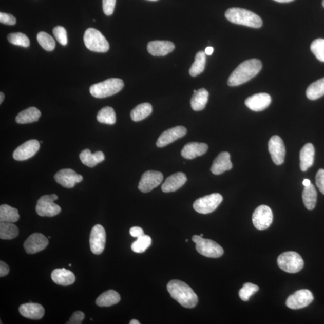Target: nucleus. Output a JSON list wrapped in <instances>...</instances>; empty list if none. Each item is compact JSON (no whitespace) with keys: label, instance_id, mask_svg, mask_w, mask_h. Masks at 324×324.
I'll return each instance as SVG.
<instances>
[{"label":"nucleus","instance_id":"41","mask_svg":"<svg viewBox=\"0 0 324 324\" xmlns=\"http://www.w3.org/2000/svg\"><path fill=\"white\" fill-rule=\"evenodd\" d=\"M259 287L251 283H245L239 291V296L242 300L247 301L253 295L259 291Z\"/></svg>","mask_w":324,"mask_h":324},{"label":"nucleus","instance_id":"25","mask_svg":"<svg viewBox=\"0 0 324 324\" xmlns=\"http://www.w3.org/2000/svg\"><path fill=\"white\" fill-rule=\"evenodd\" d=\"M51 278L56 284L62 286H69L75 282L76 277L74 273L65 269H58L53 270Z\"/></svg>","mask_w":324,"mask_h":324},{"label":"nucleus","instance_id":"36","mask_svg":"<svg viewBox=\"0 0 324 324\" xmlns=\"http://www.w3.org/2000/svg\"><path fill=\"white\" fill-rule=\"evenodd\" d=\"M206 63V53L204 51H199L195 56V62L189 70L192 77H197L204 72Z\"/></svg>","mask_w":324,"mask_h":324},{"label":"nucleus","instance_id":"7","mask_svg":"<svg viewBox=\"0 0 324 324\" xmlns=\"http://www.w3.org/2000/svg\"><path fill=\"white\" fill-rule=\"evenodd\" d=\"M192 240L196 244V249L198 253L206 257L218 258L223 254V248L215 241L205 239L197 235L192 237Z\"/></svg>","mask_w":324,"mask_h":324},{"label":"nucleus","instance_id":"3","mask_svg":"<svg viewBox=\"0 0 324 324\" xmlns=\"http://www.w3.org/2000/svg\"><path fill=\"white\" fill-rule=\"evenodd\" d=\"M225 17L231 23L249 27L258 28L262 25L261 17L244 9L230 8L226 10Z\"/></svg>","mask_w":324,"mask_h":324},{"label":"nucleus","instance_id":"13","mask_svg":"<svg viewBox=\"0 0 324 324\" xmlns=\"http://www.w3.org/2000/svg\"><path fill=\"white\" fill-rule=\"evenodd\" d=\"M106 232L101 225L92 227L90 233V244L91 251L95 255H100L104 251L106 243Z\"/></svg>","mask_w":324,"mask_h":324},{"label":"nucleus","instance_id":"20","mask_svg":"<svg viewBox=\"0 0 324 324\" xmlns=\"http://www.w3.org/2000/svg\"><path fill=\"white\" fill-rule=\"evenodd\" d=\"M175 45L169 41H155L148 43L147 51L153 56H165L172 52Z\"/></svg>","mask_w":324,"mask_h":324},{"label":"nucleus","instance_id":"51","mask_svg":"<svg viewBox=\"0 0 324 324\" xmlns=\"http://www.w3.org/2000/svg\"><path fill=\"white\" fill-rule=\"evenodd\" d=\"M302 184L304 185V186H309L311 184V181L308 179H304L303 181H302Z\"/></svg>","mask_w":324,"mask_h":324},{"label":"nucleus","instance_id":"35","mask_svg":"<svg viewBox=\"0 0 324 324\" xmlns=\"http://www.w3.org/2000/svg\"><path fill=\"white\" fill-rule=\"evenodd\" d=\"M19 235V230L13 223H0V238L2 240H12Z\"/></svg>","mask_w":324,"mask_h":324},{"label":"nucleus","instance_id":"28","mask_svg":"<svg viewBox=\"0 0 324 324\" xmlns=\"http://www.w3.org/2000/svg\"><path fill=\"white\" fill-rule=\"evenodd\" d=\"M41 116V112L35 107H30L18 113L16 122L18 124H28L36 122Z\"/></svg>","mask_w":324,"mask_h":324},{"label":"nucleus","instance_id":"19","mask_svg":"<svg viewBox=\"0 0 324 324\" xmlns=\"http://www.w3.org/2000/svg\"><path fill=\"white\" fill-rule=\"evenodd\" d=\"M272 102V98L266 93H258L248 98L245 101V104L252 111L259 112L263 111L268 108Z\"/></svg>","mask_w":324,"mask_h":324},{"label":"nucleus","instance_id":"6","mask_svg":"<svg viewBox=\"0 0 324 324\" xmlns=\"http://www.w3.org/2000/svg\"><path fill=\"white\" fill-rule=\"evenodd\" d=\"M277 264L284 272L296 273L303 268L304 261L297 252L290 251L284 252L279 256L277 258Z\"/></svg>","mask_w":324,"mask_h":324},{"label":"nucleus","instance_id":"38","mask_svg":"<svg viewBox=\"0 0 324 324\" xmlns=\"http://www.w3.org/2000/svg\"><path fill=\"white\" fill-rule=\"evenodd\" d=\"M151 242V237L144 234V236L138 238L137 240L134 242L131 245V250L138 254H141L150 246Z\"/></svg>","mask_w":324,"mask_h":324},{"label":"nucleus","instance_id":"15","mask_svg":"<svg viewBox=\"0 0 324 324\" xmlns=\"http://www.w3.org/2000/svg\"><path fill=\"white\" fill-rule=\"evenodd\" d=\"M268 145L273 162L277 165H282L286 154L285 147L282 139L275 135L270 138Z\"/></svg>","mask_w":324,"mask_h":324},{"label":"nucleus","instance_id":"22","mask_svg":"<svg viewBox=\"0 0 324 324\" xmlns=\"http://www.w3.org/2000/svg\"><path fill=\"white\" fill-rule=\"evenodd\" d=\"M187 180L186 174L183 173L174 174L167 178L165 183L162 184V190L165 193L175 192L182 187Z\"/></svg>","mask_w":324,"mask_h":324},{"label":"nucleus","instance_id":"32","mask_svg":"<svg viewBox=\"0 0 324 324\" xmlns=\"http://www.w3.org/2000/svg\"><path fill=\"white\" fill-rule=\"evenodd\" d=\"M153 112V108L149 103H141L131 111V119L134 122H138L147 118Z\"/></svg>","mask_w":324,"mask_h":324},{"label":"nucleus","instance_id":"58","mask_svg":"<svg viewBox=\"0 0 324 324\" xmlns=\"http://www.w3.org/2000/svg\"><path fill=\"white\" fill-rule=\"evenodd\" d=\"M69 266H72V265H71V264H69Z\"/></svg>","mask_w":324,"mask_h":324},{"label":"nucleus","instance_id":"29","mask_svg":"<svg viewBox=\"0 0 324 324\" xmlns=\"http://www.w3.org/2000/svg\"><path fill=\"white\" fill-rule=\"evenodd\" d=\"M120 300V295L117 292L108 290L100 295L96 300V303L99 307H110L119 303Z\"/></svg>","mask_w":324,"mask_h":324},{"label":"nucleus","instance_id":"45","mask_svg":"<svg viewBox=\"0 0 324 324\" xmlns=\"http://www.w3.org/2000/svg\"><path fill=\"white\" fill-rule=\"evenodd\" d=\"M0 22L8 26H14L16 23V20L10 14L1 12L0 13Z\"/></svg>","mask_w":324,"mask_h":324},{"label":"nucleus","instance_id":"27","mask_svg":"<svg viewBox=\"0 0 324 324\" xmlns=\"http://www.w3.org/2000/svg\"><path fill=\"white\" fill-rule=\"evenodd\" d=\"M80 158L84 165L93 168L105 160V155L102 151H97L92 154L90 149H85L81 153Z\"/></svg>","mask_w":324,"mask_h":324},{"label":"nucleus","instance_id":"24","mask_svg":"<svg viewBox=\"0 0 324 324\" xmlns=\"http://www.w3.org/2000/svg\"><path fill=\"white\" fill-rule=\"evenodd\" d=\"M208 145L199 142H190L184 146L181 150V156L186 159H194L198 156L205 154L208 150Z\"/></svg>","mask_w":324,"mask_h":324},{"label":"nucleus","instance_id":"50","mask_svg":"<svg viewBox=\"0 0 324 324\" xmlns=\"http://www.w3.org/2000/svg\"><path fill=\"white\" fill-rule=\"evenodd\" d=\"M213 51H214V49L213 48L211 47V46H209V47L206 48L205 50V52L206 53V55H211Z\"/></svg>","mask_w":324,"mask_h":324},{"label":"nucleus","instance_id":"47","mask_svg":"<svg viewBox=\"0 0 324 324\" xmlns=\"http://www.w3.org/2000/svg\"><path fill=\"white\" fill-rule=\"evenodd\" d=\"M85 315L83 312L81 311H77L74 312L71 316L70 320L66 323L68 324H81L84 319Z\"/></svg>","mask_w":324,"mask_h":324},{"label":"nucleus","instance_id":"2","mask_svg":"<svg viewBox=\"0 0 324 324\" xmlns=\"http://www.w3.org/2000/svg\"><path fill=\"white\" fill-rule=\"evenodd\" d=\"M167 290L172 298L186 308H194L197 305L198 298L194 291L187 284L179 280L170 281Z\"/></svg>","mask_w":324,"mask_h":324},{"label":"nucleus","instance_id":"56","mask_svg":"<svg viewBox=\"0 0 324 324\" xmlns=\"http://www.w3.org/2000/svg\"><path fill=\"white\" fill-rule=\"evenodd\" d=\"M322 6H323V7L324 8V0H323V1H322Z\"/></svg>","mask_w":324,"mask_h":324},{"label":"nucleus","instance_id":"9","mask_svg":"<svg viewBox=\"0 0 324 324\" xmlns=\"http://www.w3.org/2000/svg\"><path fill=\"white\" fill-rule=\"evenodd\" d=\"M222 201L221 195L218 193L212 194L196 200L194 203V208L199 213L206 215L215 211Z\"/></svg>","mask_w":324,"mask_h":324},{"label":"nucleus","instance_id":"37","mask_svg":"<svg viewBox=\"0 0 324 324\" xmlns=\"http://www.w3.org/2000/svg\"><path fill=\"white\" fill-rule=\"evenodd\" d=\"M99 123L106 124H115L116 122V115L115 110L111 107L106 106L100 111L97 116Z\"/></svg>","mask_w":324,"mask_h":324},{"label":"nucleus","instance_id":"46","mask_svg":"<svg viewBox=\"0 0 324 324\" xmlns=\"http://www.w3.org/2000/svg\"><path fill=\"white\" fill-rule=\"evenodd\" d=\"M316 184L319 191L324 195V169H320L317 173Z\"/></svg>","mask_w":324,"mask_h":324},{"label":"nucleus","instance_id":"53","mask_svg":"<svg viewBox=\"0 0 324 324\" xmlns=\"http://www.w3.org/2000/svg\"><path fill=\"white\" fill-rule=\"evenodd\" d=\"M274 1L279 3H289L294 1V0H274Z\"/></svg>","mask_w":324,"mask_h":324},{"label":"nucleus","instance_id":"54","mask_svg":"<svg viewBox=\"0 0 324 324\" xmlns=\"http://www.w3.org/2000/svg\"><path fill=\"white\" fill-rule=\"evenodd\" d=\"M130 324H140V322L138 321L137 319H132L129 322Z\"/></svg>","mask_w":324,"mask_h":324},{"label":"nucleus","instance_id":"11","mask_svg":"<svg viewBox=\"0 0 324 324\" xmlns=\"http://www.w3.org/2000/svg\"><path fill=\"white\" fill-rule=\"evenodd\" d=\"M313 295L308 290H301L295 292L287 298L286 305L291 309H300L307 307L313 301Z\"/></svg>","mask_w":324,"mask_h":324},{"label":"nucleus","instance_id":"34","mask_svg":"<svg viewBox=\"0 0 324 324\" xmlns=\"http://www.w3.org/2000/svg\"><path fill=\"white\" fill-rule=\"evenodd\" d=\"M324 95V78L310 85L306 90V96L310 100L318 99Z\"/></svg>","mask_w":324,"mask_h":324},{"label":"nucleus","instance_id":"8","mask_svg":"<svg viewBox=\"0 0 324 324\" xmlns=\"http://www.w3.org/2000/svg\"><path fill=\"white\" fill-rule=\"evenodd\" d=\"M58 199V196L55 194L43 196L39 199L35 206L37 215L41 217H53L58 215L61 212L62 209L54 202Z\"/></svg>","mask_w":324,"mask_h":324},{"label":"nucleus","instance_id":"52","mask_svg":"<svg viewBox=\"0 0 324 324\" xmlns=\"http://www.w3.org/2000/svg\"><path fill=\"white\" fill-rule=\"evenodd\" d=\"M4 99H5V94L4 93H3V92H0V103H3V101H4Z\"/></svg>","mask_w":324,"mask_h":324},{"label":"nucleus","instance_id":"14","mask_svg":"<svg viewBox=\"0 0 324 324\" xmlns=\"http://www.w3.org/2000/svg\"><path fill=\"white\" fill-rule=\"evenodd\" d=\"M40 148V142L36 140L28 141L19 146L13 152V158L17 161H24L32 158Z\"/></svg>","mask_w":324,"mask_h":324},{"label":"nucleus","instance_id":"26","mask_svg":"<svg viewBox=\"0 0 324 324\" xmlns=\"http://www.w3.org/2000/svg\"><path fill=\"white\" fill-rule=\"evenodd\" d=\"M315 157V148L311 143L306 144L301 149L300 153V169L306 171L313 164Z\"/></svg>","mask_w":324,"mask_h":324},{"label":"nucleus","instance_id":"12","mask_svg":"<svg viewBox=\"0 0 324 324\" xmlns=\"http://www.w3.org/2000/svg\"><path fill=\"white\" fill-rule=\"evenodd\" d=\"M163 180V174L156 170H148L141 177L138 185L139 190L144 193H147L158 187Z\"/></svg>","mask_w":324,"mask_h":324},{"label":"nucleus","instance_id":"21","mask_svg":"<svg viewBox=\"0 0 324 324\" xmlns=\"http://www.w3.org/2000/svg\"><path fill=\"white\" fill-rule=\"evenodd\" d=\"M229 153L222 152L214 160L211 168V171L215 175H220L226 170L233 168V163L231 161Z\"/></svg>","mask_w":324,"mask_h":324},{"label":"nucleus","instance_id":"5","mask_svg":"<svg viewBox=\"0 0 324 324\" xmlns=\"http://www.w3.org/2000/svg\"><path fill=\"white\" fill-rule=\"evenodd\" d=\"M85 46L91 51L106 52L109 49V45L104 35L94 28H90L85 31L84 35Z\"/></svg>","mask_w":324,"mask_h":324},{"label":"nucleus","instance_id":"23","mask_svg":"<svg viewBox=\"0 0 324 324\" xmlns=\"http://www.w3.org/2000/svg\"><path fill=\"white\" fill-rule=\"evenodd\" d=\"M19 311L25 318L34 320L42 319L45 314V309L42 305L31 302L20 306Z\"/></svg>","mask_w":324,"mask_h":324},{"label":"nucleus","instance_id":"16","mask_svg":"<svg viewBox=\"0 0 324 324\" xmlns=\"http://www.w3.org/2000/svg\"><path fill=\"white\" fill-rule=\"evenodd\" d=\"M56 183L65 188H73L75 184L81 182L83 177L77 174L72 169H63L59 170L54 176Z\"/></svg>","mask_w":324,"mask_h":324},{"label":"nucleus","instance_id":"17","mask_svg":"<svg viewBox=\"0 0 324 324\" xmlns=\"http://www.w3.org/2000/svg\"><path fill=\"white\" fill-rule=\"evenodd\" d=\"M49 240L44 235L35 233L31 235L24 244L25 250L28 254H34L42 251L48 246Z\"/></svg>","mask_w":324,"mask_h":324},{"label":"nucleus","instance_id":"42","mask_svg":"<svg viewBox=\"0 0 324 324\" xmlns=\"http://www.w3.org/2000/svg\"><path fill=\"white\" fill-rule=\"evenodd\" d=\"M311 49L319 61L324 62V39H316L312 43Z\"/></svg>","mask_w":324,"mask_h":324},{"label":"nucleus","instance_id":"33","mask_svg":"<svg viewBox=\"0 0 324 324\" xmlns=\"http://www.w3.org/2000/svg\"><path fill=\"white\" fill-rule=\"evenodd\" d=\"M302 201L305 207L309 210L315 208L317 201V192L312 184L309 186H304L302 192Z\"/></svg>","mask_w":324,"mask_h":324},{"label":"nucleus","instance_id":"30","mask_svg":"<svg viewBox=\"0 0 324 324\" xmlns=\"http://www.w3.org/2000/svg\"><path fill=\"white\" fill-rule=\"evenodd\" d=\"M209 92L205 88H201L192 96L190 101L192 108L195 111H202L208 101Z\"/></svg>","mask_w":324,"mask_h":324},{"label":"nucleus","instance_id":"55","mask_svg":"<svg viewBox=\"0 0 324 324\" xmlns=\"http://www.w3.org/2000/svg\"><path fill=\"white\" fill-rule=\"evenodd\" d=\"M148 1L155 2V1H158V0H148Z\"/></svg>","mask_w":324,"mask_h":324},{"label":"nucleus","instance_id":"49","mask_svg":"<svg viewBox=\"0 0 324 324\" xmlns=\"http://www.w3.org/2000/svg\"><path fill=\"white\" fill-rule=\"evenodd\" d=\"M9 267L6 263L1 261L0 262V276L5 277L9 273Z\"/></svg>","mask_w":324,"mask_h":324},{"label":"nucleus","instance_id":"44","mask_svg":"<svg viewBox=\"0 0 324 324\" xmlns=\"http://www.w3.org/2000/svg\"><path fill=\"white\" fill-rule=\"evenodd\" d=\"M103 12L107 16L112 15L115 11L116 0H102Z\"/></svg>","mask_w":324,"mask_h":324},{"label":"nucleus","instance_id":"1","mask_svg":"<svg viewBox=\"0 0 324 324\" xmlns=\"http://www.w3.org/2000/svg\"><path fill=\"white\" fill-rule=\"evenodd\" d=\"M262 67L261 62L258 59L246 60L240 64L231 73L227 84L231 87H236L247 83L257 75Z\"/></svg>","mask_w":324,"mask_h":324},{"label":"nucleus","instance_id":"48","mask_svg":"<svg viewBox=\"0 0 324 324\" xmlns=\"http://www.w3.org/2000/svg\"><path fill=\"white\" fill-rule=\"evenodd\" d=\"M130 234L133 237L139 238L144 236V230L139 226H134L130 230Z\"/></svg>","mask_w":324,"mask_h":324},{"label":"nucleus","instance_id":"4","mask_svg":"<svg viewBox=\"0 0 324 324\" xmlns=\"http://www.w3.org/2000/svg\"><path fill=\"white\" fill-rule=\"evenodd\" d=\"M123 87V80L119 78H110L101 83L91 85L90 92L93 97L102 99L118 93Z\"/></svg>","mask_w":324,"mask_h":324},{"label":"nucleus","instance_id":"43","mask_svg":"<svg viewBox=\"0 0 324 324\" xmlns=\"http://www.w3.org/2000/svg\"><path fill=\"white\" fill-rule=\"evenodd\" d=\"M53 34L56 41L63 46H66L68 42L67 32L65 28L62 26H56L53 29Z\"/></svg>","mask_w":324,"mask_h":324},{"label":"nucleus","instance_id":"39","mask_svg":"<svg viewBox=\"0 0 324 324\" xmlns=\"http://www.w3.org/2000/svg\"><path fill=\"white\" fill-rule=\"evenodd\" d=\"M39 44L46 51H52L55 48V41L53 38L45 32L41 31L37 35Z\"/></svg>","mask_w":324,"mask_h":324},{"label":"nucleus","instance_id":"31","mask_svg":"<svg viewBox=\"0 0 324 324\" xmlns=\"http://www.w3.org/2000/svg\"><path fill=\"white\" fill-rule=\"evenodd\" d=\"M18 210L10 205L3 204L0 206V221L1 222L15 223L18 221Z\"/></svg>","mask_w":324,"mask_h":324},{"label":"nucleus","instance_id":"57","mask_svg":"<svg viewBox=\"0 0 324 324\" xmlns=\"http://www.w3.org/2000/svg\"><path fill=\"white\" fill-rule=\"evenodd\" d=\"M201 237H203V234H201Z\"/></svg>","mask_w":324,"mask_h":324},{"label":"nucleus","instance_id":"18","mask_svg":"<svg viewBox=\"0 0 324 324\" xmlns=\"http://www.w3.org/2000/svg\"><path fill=\"white\" fill-rule=\"evenodd\" d=\"M187 133L186 127L176 126L163 132L156 142L157 147L162 148L183 137Z\"/></svg>","mask_w":324,"mask_h":324},{"label":"nucleus","instance_id":"10","mask_svg":"<svg viewBox=\"0 0 324 324\" xmlns=\"http://www.w3.org/2000/svg\"><path fill=\"white\" fill-rule=\"evenodd\" d=\"M273 220V215L269 206L262 205L255 210L252 216V222L254 226L258 230H265L271 226Z\"/></svg>","mask_w":324,"mask_h":324},{"label":"nucleus","instance_id":"40","mask_svg":"<svg viewBox=\"0 0 324 324\" xmlns=\"http://www.w3.org/2000/svg\"><path fill=\"white\" fill-rule=\"evenodd\" d=\"M8 41L14 45L28 48L30 45V39L26 34L22 33H15L9 34L8 36Z\"/></svg>","mask_w":324,"mask_h":324}]
</instances>
